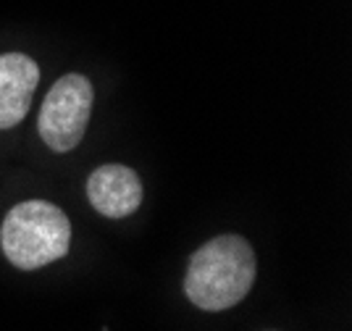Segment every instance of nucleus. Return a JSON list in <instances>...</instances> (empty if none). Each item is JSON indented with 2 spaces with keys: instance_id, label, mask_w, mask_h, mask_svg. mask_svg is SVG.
I'll return each mask as SVG.
<instances>
[{
  "instance_id": "obj_1",
  "label": "nucleus",
  "mask_w": 352,
  "mask_h": 331,
  "mask_svg": "<svg viewBox=\"0 0 352 331\" xmlns=\"http://www.w3.org/2000/svg\"><path fill=\"white\" fill-rule=\"evenodd\" d=\"M255 284V253L245 237L221 234L195 250L184 276V295L200 310H229Z\"/></svg>"
},
{
  "instance_id": "obj_3",
  "label": "nucleus",
  "mask_w": 352,
  "mask_h": 331,
  "mask_svg": "<svg viewBox=\"0 0 352 331\" xmlns=\"http://www.w3.org/2000/svg\"><path fill=\"white\" fill-rule=\"evenodd\" d=\"M95 89L85 74H63L40 108V137L53 153H69L82 142L92 114Z\"/></svg>"
},
{
  "instance_id": "obj_5",
  "label": "nucleus",
  "mask_w": 352,
  "mask_h": 331,
  "mask_svg": "<svg viewBox=\"0 0 352 331\" xmlns=\"http://www.w3.org/2000/svg\"><path fill=\"white\" fill-rule=\"evenodd\" d=\"M37 82L40 66L27 53L0 56V129H14L16 124H21Z\"/></svg>"
},
{
  "instance_id": "obj_2",
  "label": "nucleus",
  "mask_w": 352,
  "mask_h": 331,
  "mask_svg": "<svg viewBox=\"0 0 352 331\" xmlns=\"http://www.w3.org/2000/svg\"><path fill=\"white\" fill-rule=\"evenodd\" d=\"M72 224L58 205L47 200H24L8 211L0 226L3 255L21 271L56 263L69 253Z\"/></svg>"
},
{
  "instance_id": "obj_4",
  "label": "nucleus",
  "mask_w": 352,
  "mask_h": 331,
  "mask_svg": "<svg viewBox=\"0 0 352 331\" xmlns=\"http://www.w3.org/2000/svg\"><path fill=\"white\" fill-rule=\"evenodd\" d=\"M87 197L100 216L126 218L142 202V182L129 166H100L89 173Z\"/></svg>"
}]
</instances>
